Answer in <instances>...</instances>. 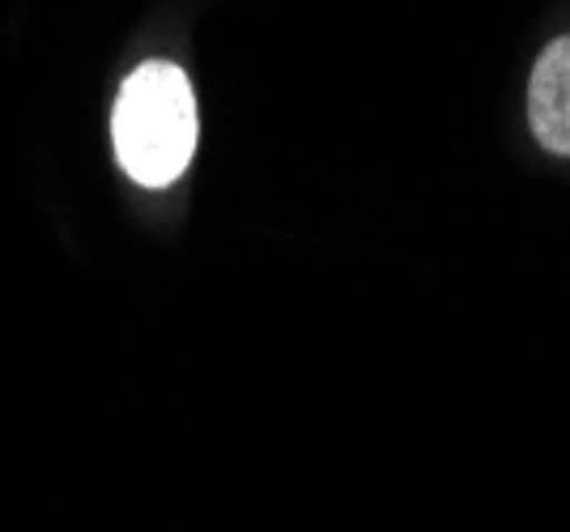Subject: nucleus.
<instances>
[{
    "label": "nucleus",
    "instance_id": "2",
    "mask_svg": "<svg viewBox=\"0 0 570 532\" xmlns=\"http://www.w3.org/2000/svg\"><path fill=\"white\" fill-rule=\"evenodd\" d=\"M528 128L541 149L570 158V35H558L528 81Z\"/></svg>",
    "mask_w": 570,
    "mask_h": 532
},
{
    "label": "nucleus",
    "instance_id": "1",
    "mask_svg": "<svg viewBox=\"0 0 570 532\" xmlns=\"http://www.w3.org/2000/svg\"><path fill=\"white\" fill-rule=\"evenodd\" d=\"M124 175L141 188H170L196 154V95L179 65L145 60L124 77L111 111Z\"/></svg>",
    "mask_w": 570,
    "mask_h": 532
}]
</instances>
